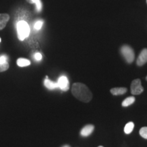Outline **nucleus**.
Masks as SVG:
<instances>
[{"label":"nucleus","instance_id":"1","mask_svg":"<svg viewBox=\"0 0 147 147\" xmlns=\"http://www.w3.org/2000/svg\"><path fill=\"white\" fill-rule=\"evenodd\" d=\"M71 93L78 100L83 102H89L92 100L93 95L85 84L80 82L74 83L71 88Z\"/></svg>","mask_w":147,"mask_h":147},{"label":"nucleus","instance_id":"2","mask_svg":"<svg viewBox=\"0 0 147 147\" xmlns=\"http://www.w3.org/2000/svg\"><path fill=\"white\" fill-rule=\"evenodd\" d=\"M16 29H17L18 38L21 41H23L27 38L30 33V28H29L28 23L25 21L18 22L16 25Z\"/></svg>","mask_w":147,"mask_h":147},{"label":"nucleus","instance_id":"3","mask_svg":"<svg viewBox=\"0 0 147 147\" xmlns=\"http://www.w3.org/2000/svg\"><path fill=\"white\" fill-rule=\"evenodd\" d=\"M121 53L127 63H131L134 61V59H135V54H134V50L131 47L127 45L123 46L121 49Z\"/></svg>","mask_w":147,"mask_h":147},{"label":"nucleus","instance_id":"4","mask_svg":"<svg viewBox=\"0 0 147 147\" xmlns=\"http://www.w3.org/2000/svg\"><path fill=\"white\" fill-rule=\"evenodd\" d=\"M144 91V88L141 84L140 79H136L132 81L131 84V93L133 95H140Z\"/></svg>","mask_w":147,"mask_h":147},{"label":"nucleus","instance_id":"5","mask_svg":"<svg viewBox=\"0 0 147 147\" xmlns=\"http://www.w3.org/2000/svg\"><path fill=\"white\" fill-rule=\"evenodd\" d=\"M58 87L63 91H67L69 89V82L67 78L65 76L59 77L57 81Z\"/></svg>","mask_w":147,"mask_h":147},{"label":"nucleus","instance_id":"6","mask_svg":"<svg viewBox=\"0 0 147 147\" xmlns=\"http://www.w3.org/2000/svg\"><path fill=\"white\" fill-rule=\"evenodd\" d=\"M147 62V49H144L140 53L137 59L136 63L138 66L144 65Z\"/></svg>","mask_w":147,"mask_h":147},{"label":"nucleus","instance_id":"7","mask_svg":"<svg viewBox=\"0 0 147 147\" xmlns=\"http://www.w3.org/2000/svg\"><path fill=\"white\" fill-rule=\"evenodd\" d=\"M94 129L95 127L93 125H87L82 129L81 131H80V134H81L82 136L87 137L93 133V131H94Z\"/></svg>","mask_w":147,"mask_h":147},{"label":"nucleus","instance_id":"8","mask_svg":"<svg viewBox=\"0 0 147 147\" xmlns=\"http://www.w3.org/2000/svg\"><path fill=\"white\" fill-rule=\"evenodd\" d=\"M10 20V16L8 14H0V30H2L6 26Z\"/></svg>","mask_w":147,"mask_h":147},{"label":"nucleus","instance_id":"9","mask_svg":"<svg viewBox=\"0 0 147 147\" xmlns=\"http://www.w3.org/2000/svg\"><path fill=\"white\" fill-rule=\"evenodd\" d=\"M44 84H45V86L47 88V89L50 90L55 89L59 88L57 82H55L52 81V80H49L47 76H46V79L45 80V82H44Z\"/></svg>","mask_w":147,"mask_h":147},{"label":"nucleus","instance_id":"10","mask_svg":"<svg viewBox=\"0 0 147 147\" xmlns=\"http://www.w3.org/2000/svg\"><path fill=\"white\" fill-rule=\"evenodd\" d=\"M127 91V90L125 87H116L110 90V92L114 95H120L125 94Z\"/></svg>","mask_w":147,"mask_h":147},{"label":"nucleus","instance_id":"11","mask_svg":"<svg viewBox=\"0 0 147 147\" xmlns=\"http://www.w3.org/2000/svg\"><path fill=\"white\" fill-rule=\"evenodd\" d=\"M31 62L30 61L26 59L20 58L17 60V65L19 67H25V66H28L30 65Z\"/></svg>","mask_w":147,"mask_h":147},{"label":"nucleus","instance_id":"12","mask_svg":"<svg viewBox=\"0 0 147 147\" xmlns=\"http://www.w3.org/2000/svg\"><path fill=\"white\" fill-rule=\"evenodd\" d=\"M135 97L131 96V97H129L127 98H126L125 100H123V102H122V106L123 107H127V106H130L131 104H134V102H135Z\"/></svg>","mask_w":147,"mask_h":147},{"label":"nucleus","instance_id":"13","mask_svg":"<svg viewBox=\"0 0 147 147\" xmlns=\"http://www.w3.org/2000/svg\"><path fill=\"white\" fill-rule=\"evenodd\" d=\"M134 128V124L133 122H129L128 123L126 124L125 127L124 128V131L126 134H129L133 131Z\"/></svg>","mask_w":147,"mask_h":147},{"label":"nucleus","instance_id":"14","mask_svg":"<svg viewBox=\"0 0 147 147\" xmlns=\"http://www.w3.org/2000/svg\"><path fill=\"white\" fill-rule=\"evenodd\" d=\"M140 135L143 138L147 139V127H144L140 129Z\"/></svg>","mask_w":147,"mask_h":147},{"label":"nucleus","instance_id":"15","mask_svg":"<svg viewBox=\"0 0 147 147\" xmlns=\"http://www.w3.org/2000/svg\"><path fill=\"white\" fill-rule=\"evenodd\" d=\"M9 68V63L8 62L5 63H0V72L6 71Z\"/></svg>","mask_w":147,"mask_h":147},{"label":"nucleus","instance_id":"16","mask_svg":"<svg viewBox=\"0 0 147 147\" xmlns=\"http://www.w3.org/2000/svg\"><path fill=\"white\" fill-rule=\"evenodd\" d=\"M32 3H36V9L38 11L41 10L42 9V3L40 0H32Z\"/></svg>","mask_w":147,"mask_h":147},{"label":"nucleus","instance_id":"17","mask_svg":"<svg viewBox=\"0 0 147 147\" xmlns=\"http://www.w3.org/2000/svg\"><path fill=\"white\" fill-rule=\"evenodd\" d=\"M42 25H43V21H38L34 24V29H36V30H40V29L42 28Z\"/></svg>","mask_w":147,"mask_h":147},{"label":"nucleus","instance_id":"18","mask_svg":"<svg viewBox=\"0 0 147 147\" xmlns=\"http://www.w3.org/2000/svg\"><path fill=\"white\" fill-rule=\"evenodd\" d=\"M34 58L36 61H40L42 59V56L40 53H36V54L34 55Z\"/></svg>","mask_w":147,"mask_h":147},{"label":"nucleus","instance_id":"19","mask_svg":"<svg viewBox=\"0 0 147 147\" xmlns=\"http://www.w3.org/2000/svg\"><path fill=\"white\" fill-rule=\"evenodd\" d=\"M7 62V58L5 56L0 57V63H5Z\"/></svg>","mask_w":147,"mask_h":147},{"label":"nucleus","instance_id":"20","mask_svg":"<svg viewBox=\"0 0 147 147\" xmlns=\"http://www.w3.org/2000/svg\"><path fill=\"white\" fill-rule=\"evenodd\" d=\"M26 1L29 3H32V0H26Z\"/></svg>","mask_w":147,"mask_h":147},{"label":"nucleus","instance_id":"21","mask_svg":"<svg viewBox=\"0 0 147 147\" xmlns=\"http://www.w3.org/2000/svg\"><path fill=\"white\" fill-rule=\"evenodd\" d=\"M62 147H70L69 146V145H64L63 146H62Z\"/></svg>","mask_w":147,"mask_h":147},{"label":"nucleus","instance_id":"22","mask_svg":"<svg viewBox=\"0 0 147 147\" xmlns=\"http://www.w3.org/2000/svg\"><path fill=\"white\" fill-rule=\"evenodd\" d=\"M1 38H0V42H1Z\"/></svg>","mask_w":147,"mask_h":147},{"label":"nucleus","instance_id":"23","mask_svg":"<svg viewBox=\"0 0 147 147\" xmlns=\"http://www.w3.org/2000/svg\"><path fill=\"white\" fill-rule=\"evenodd\" d=\"M98 147H104V146H98Z\"/></svg>","mask_w":147,"mask_h":147},{"label":"nucleus","instance_id":"24","mask_svg":"<svg viewBox=\"0 0 147 147\" xmlns=\"http://www.w3.org/2000/svg\"><path fill=\"white\" fill-rule=\"evenodd\" d=\"M146 80H147V76H146Z\"/></svg>","mask_w":147,"mask_h":147},{"label":"nucleus","instance_id":"25","mask_svg":"<svg viewBox=\"0 0 147 147\" xmlns=\"http://www.w3.org/2000/svg\"><path fill=\"white\" fill-rule=\"evenodd\" d=\"M146 3H147V0H146Z\"/></svg>","mask_w":147,"mask_h":147}]
</instances>
